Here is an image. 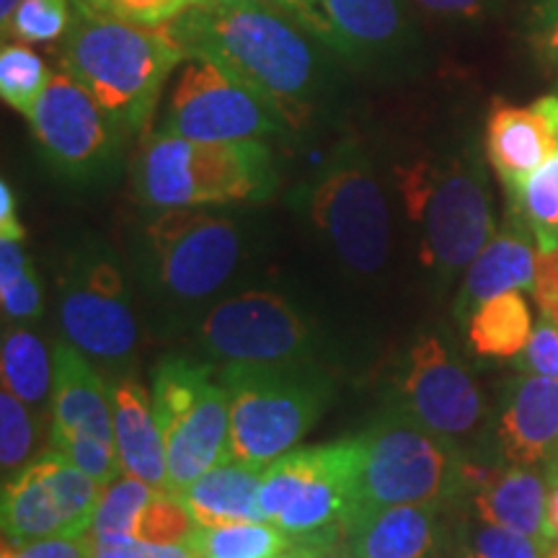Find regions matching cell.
<instances>
[{"instance_id": "19", "label": "cell", "mask_w": 558, "mask_h": 558, "mask_svg": "<svg viewBox=\"0 0 558 558\" xmlns=\"http://www.w3.org/2000/svg\"><path fill=\"white\" fill-rule=\"evenodd\" d=\"M52 386V445L65 450L75 442H109L114 439L109 386L101 380L86 354L73 344L54 347Z\"/></svg>"}, {"instance_id": "28", "label": "cell", "mask_w": 558, "mask_h": 558, "mask_svg": "<svg viewBox=\"0 0 558 558\" xmlns=\"http://www.w3.org/2000/svg\"><path fill=\"white\" fill-rule=\"evenodd\" d=\"M290 543V535L269 520L194 527L186 538L194 558H277Z\"/></svg>"}, {"instance_id": "17", "label": "cell", "mask_w": 558, "mask_h": 558, "mask_svg": "<svg viewBox=\"0 0 558 558\" xmlns=\"http://www.w3.org/2000/svg\"><path fill=\"white\" fill-rule=\"evenodd\" d=\"M295 19L313 37L352 60L399 50L409 32L401 0H300Z\"/></svg>"}, {"instance_id": "12", "label": "cell", "mask_w": 558, "mask_h": 558, "mask_svg": "<svg viewBox=\"0 0 558 558\" xmlns=\"http://www.w3.org/2000/svg\"><path fill=\"white\" fill-rule=\"evenodd\" d=\"M104 486L62 452L47 450L3 481V538L29 543L52 535H88Z\"/></svg>"}, {"instance_id": "39", "label": "cell", "mask_w": 558, "mask_h": 558, "mask_svg": "<svg viewBox=\"0 0 558 558\" xmlns=\"http://www.w3.org/2000/svg\"><path fill=\"white\" fill-rule=\"evenodd\" d=\"M94 543L90 535H52V538H39L29 543H3L0 558H90Z\"/></svg>"}, {"instance_id": "46", "label": "cell", "mask_w": 558, "mask_h": 558, "mask_svg": "<svg viewBox=\"0 0 558 558\" xmlns=\"http://www.w3.org/2000/svg\"><path fill=\"white\" fill-rule=\"evenodd\" d=\"M530 11H533L535 29H543L558 19V0H530Z\"/></svg>"}, {"instance_id": "26", "label": "cell", "mask_w": 558, "mask_h": 558, "mask_svg": "<svg viewBox=\"0 0 558 558\" xmlns=\"http://www.w3.org/2000/svg\"><path fill=\"white\" fill-rule=\"evenodd\" d=\"M533 331V313L522 290L484 300L469 318V344L478 357L488 360H514Z\"/></svg>"}, {"instance_id": "23", "label": "cell", "mask_w": 558, "mask_h": 558, "mask_svg": "<svg viewBox=\"0 0 558 558\" xmlns=\"http://www.w3.org/2000/svg\"><path fill=\"white\" fill-rule=\"evenodd\" d=\"M548 497L550 486L543 471L505 465L486 471L471 494V512L492 525L514 530L550 546L548 538Z\"/></svg>"}, {"instance_id": "50", "label": "cell", "mask_w": 558, "mask_h": 558, "mask_svg": "<svg viewBox=\"0 0 558 558\" xmlns=\"http://www.w3.org/2000/svg\"><path fill=\"white\" fill-rule=\"evenodd\" d=\"M19 5H21V0H0V26H3V32H5V26L11 24L13 13H16Z\"/></svg>"}, {"instance_id": "21", "label": "cell", "mask_w": 558, "mask_h": 558, "mask_svg": "<svg viewBox=\"0 0 558 558\" xmlns=\"http://www.w3.org/2000/svg\"><path fill=\"white\" fill-rule=\"evenodd\" d=\"M437 505L357 507L347 522V548L354 558H435L442 546Z\"/></svg>"}, {"instance_id": "34", "label": "cell", "mask_w": 558, "mask_h": 558, "mask_svg": "<svg viewBox=\"0 0 558 558\" xmlns=\"http://www.w3.org/2000/svg\"><path fill=\"white\" fill-rule=\"evenodd\" d=\"M75 5L70 0H21L11 24L5 26L3 39H16L24 45H52L65 39L73 24Z\"/></svg>"}, {"instance_id": "47", "label": "cell", "mask_w": 558, "mask_h": 558, "mask_svg": "<svg viewBox=\"0 0 558 558\" xmlns=\"http://www.w3.org/2000/svg\"><path fill=\"white\" fill-rule=\"evenodd\" d=\"M90 558H137L135 543H132V546H107V543H94V554H90Z\"/></svg>"}, {"instance_id": "8", "label": "cell", "mask_w": 558, "mask_h": 558, "mask_svg": "<svg viewBox=\"0 0 558 558\" xmlns=\"http://www.w3.org/2000/svg\"><path fill=\"white\" fill-rule=\"evenodd\" d=\"M360 437L284 452L262 471V518L290 538L344 533L360 505Z\"/></svg>"}, {"instance_id": "4", "label": "cell", "mask_w": 558, "mask_h": 558, "mask_svg": "<svg viewBox=\"0 0 558 558\" xmlns=\"http://www.w3.org/2000/svg\"><path fill=\"white\" fill-rule=\"evenodd\" d=\"M360 505L452 507L471 497L486 469L465 458L460 445L435 435L399 409L375 418L360 435Z\"/></svg>"}, {"instance_id": "11", "label": "cell", "mask_w": 558, "mask_h": 558, "mask_svg": "<svg viewBox=\"0 0 558 558\" xmlns=\"http://www.w3.org/2000/svg\"><path fill=\"white\" fill-rule=\"evenodd\" d=\"M143 259L166 295L202 300L239 267L241 233L233 220L202 207L156 209L143 230Z\"/></svg>"}, {"instance_id": "29", "label": "cell", "mask_w": 558, "mask_h": 558, "mask_svg": "<svg viewBox=\"0 0 558 558\" xmlns=\"http://www.w3.org/2000/svg\"><path fill=\"white\" fill-rule=\"evenodd\" d=\"M156 488L135 476H117L109 486H104L101 501L96 507L94 525H90V541L107 543V546H132L137 543L135 530Z\"/></svg>"}, {"instance_id": "31", "label": "cell", "mask_w": 558, "mask_h": 558, "mask_svg": "<svg viewBox=\"0 0 558 558\" xmlns=\"http://www.w3.org/2000/svg\"><path fill=\"white\" fill-rule=\"evenodd\" d=\"M0 305L3 316L16 324H32L45 313V292L37 269L21 241L0 239Z\"/></svg>"}, {"instance_id": "18", "label": "cell", "mask_w": 558, "mask_h": 558, "mask_svg": "<svg viewBox=\"0 0 558 558\" xmlns=\"http://www.w3.org/2000/svg\"><path fill=\"white\" fill-rule=\"evenodd\" d=\"M558 153V94L530 107L497 101L486 120V158L507 197Z\"/></svg>"}, {"instance_id": "42", "label": "cell", "mask_w": 558, "mask_h": 558, "mask_svg": "<svg viewBox=\"0 0 558 558\" xmlns=\"http://www.w3.org/2000/svg\"><path fill=\"white\" fill-rule=\"evenodd\" d=\"M344 533H324L313 538H292L288 550H282L277 558H329V554L339 543H344Z\"/></svg>"}, {"instance_id": "36", "label": "cell", "mask_w": 558, "mask_h": 558, "mask_svg": "<svg viewBox=\"0 0 558 558\" xmlns=\"http://www.w3.org/2000/svg\"><path fill=\"white\" fill-rule=\"evenodd\" d=\"M194 527L184 499L171 488H156L140 514L135 538L140 543H186Z\"/></svg>"}, {"instance_id": "52", "label": "cell", "mask_w": 558, "mask_h": 558, "mask_svg": "<svg viewBox=\"0 0 558 558\" xmlns=\"http://www.w3.org/2000/svg\"><path fill=\"white\" fill-rule=\"evenodd\" d=\"M329 558H354V556L349 554V548H347V541H344V543H339V546L331 550Z\"/></svg>"}, {"instance_id": "1", "label": "cell", "mask_w": 558, "mask_h": 558, "mask_svg": "<svg viewBox=\"0 0 558 558\" xmlns=\"http://www.w3.org/2000/svg\"><path fill=\"white\" fill-rule=\"evenodd\" d=\"M186 58L202 54L267 99L298 128L320 86L324 60L316 37L288 11L271 5L202 0L166 21Z\"/></svg>"}, {"instance_id": "13", "label": "cell", "mask_w": 558, "mask_h": 558, "mask_svg": "<svg viewBox=\"0 0 558 558\" xmlns=\"http://www.w3.org/2000/svg\"><path fill=\"white\" fill-rule=\"evenodd\" d=\"M58 290L60 329L68 344L104 362L128 360L135 352L140 326L122 269L111 256L99 251L73 254L62 269Z\"/></svg>"}, {"instance_id": "6", "label": "cell", "mask_w": 558, "mask_h": 558, "mask_svg": "<svg viewBox=\"0 0 558 558\" xmlns=\"http://www.w3.org/2000/svg\"><path fill=\"white\" fill-rule=\"evenodd\" d=\"M230 396V460L267 469L313 429L329 407L331 378L313 360L222 365Z\"/></svg>"}, {"instance_id": "14", "label": "cell", "mask_w": 558, "mask_h": 558, "mask_svg": "<svg viewBox=\"0 0 558 558\" xmlns=\"http://www.w3.org/2000/svg\"><path fill=\"white\" fill-rule=\"evenodd\" d=\"M199 344L215 365H284L311 360L313 333L288 298L248 290L207 313Z\"/></svg>"}, {"instance_id": "5", "label": "cell", "mask_w": 558, "mask_h": 558, "mask_svg": "<svg viewBox=\"0 0 558 558\" xmlns=\"http://www.w3.org/2000/svg\"><path fill=\"white\" fill-rule=\"evenodd\" d=\"M399 186L418 226L422 264L445 282L497 235L484 166L473 153L416 160L399 171Z\"/></svg>"}, {"instance_id": "41", "label": "cell", "mask_w": 558, "mask_h": 558, "mask_svg": "<svg viewBox=\"0 0 558 558\" xmlns=\"http://www.w3.org/2000/svg\"><path fill=\"white\" fill-rule=\"evenodd\" d=\"M422 11L445 21H473L481 19L492 0H414Z\"/></svg>"}, {"instance_id": "3", "label": "cell", "mask_w": 558, "mask_h": 558, "mask_svg": "<svg viewBox=\"0 0 558 558\" xmlns=\"http://www.w3.org/2000/svg\"><path fill=\"white\" fill-rule=\"evenodd\" d=\"M132 181L145 207L173 209L267 199L277 173L264 140L197 143L156 132L137 153Z\"/></svg>"}, {"instance_id": "35", "label": "cell", "mask_w": 558, "mask_h": 558, "mask_svg": "<svg viewBox=\"0 0 558 558\" xmlns=\"http://www.w3.org/2000/svg\"><path fill=\"white\" fill-rule=\"evenodd\" d=\"M16 393L3 388L0 393V469L3 481L16 476L21 465L29 460L37 445V422Z\"/></svg>"}, {"instance_id": "7", "label": "cell", "mask_w": 558, "mask_h": 558, "mask_svg": "<svg viewBox=\"0 0 558 558\" xmlns=\"http://www.w3.org/2000/svg\"><path fill=\"white\" fill-rule=\"evenodd\" d=\"M300 209L354 277H373L390 254V207L373 160L344 143L298 190Z\"/></svg>"}, {"instance_id": "9", "label": "cell", "mask_w": 558, "mask_h": 558, "mask_svg": "<svg viewBox=\"0 0 558 558\" xmlns=\"http://www.w3.org/2000/svg\"><path fill=\"white\" fill-rule=\"evenodd\" d=\"M153 411L166 439L171 492L181 494L230 460V396L215 362L160 360L153 373Z\"/></svg>"}, {"instance_id": "16", "label": "cell", "mask_w": 558, "mask_h": 558, "mask_svg": "<svg viewBox=\"0 0 558 558\" xmlns=\"http://www.w3.org/2000/svg\"><path fill=\"white\" fill-rule=\"evenodd\" d=\"M32 135L52 169L70 179H94L120 150L124 132L65 68L52 70L29 114Z\"/></svg>"}, {"instance_id": "30", "label": "cell", "mask_w": 558, "mask_h": 558, "mask_svg": "<svg viewBox=\"0 0 558 558\" xmlns=\"http://www.w3.org/2000/svg\"><path fill=\"white\" fill-rule=\"evenodd\" d=\"M512 218L533 233L538 248H558V153L509 197Z\"/></svg>"}, {"instance_id": "38", "label": "cell", "mask_w": 558, "mask_h": 558, "mask_svg": "<svg viewBox=\"0 0 558 558\" xmlns=\"http://www.w3.org/2000/svg\"><path fill=\"white\" fill-rule=\"evenodd\" d=\"M514 365H518L522 373L558 380V329L550 320L543 318L541 324L535 326L527 347L514 357Z\"/></svg>"}, {"instance_id": "24", "label": "cell", "mask_w": 558, "mask_h": 558, "mask_svg": "<svg viewBox=\"0 0 558 558\" xmlns=\"http://www.w3.org/2000/svg\"><path fill=\"white\" fill-rule=\"evenodd\" d=\"M538 246L533 233L518 218L505 230H497L492 241L481 248V254L465 269L463 288H460L456 311L460 318H471V313L488 298H497L509 290H533Z\"/></svg>"}, {"instance_id": "22", "label": "cell", "mask_w": 558, "mask_h": 558, "mask_svg": "<svg viewBox=\"0 0 558 558\" xmlns=\"http://www.w3.org/2000/svg\"><path fill=\"white\" fill-rule=\"evenodd\" d=\"M109 396L122 473L145 481L153 488H169V458L163 432L153 411V396L130 378L109 383Z\"/></svg>"}, {"instance_id": "49", "label": "cell", "mask_w": 558, "mask_h": 558, "mask_svg": "<svg viewBox=\"0 0 558 558\" xmlns=\"http://www.w3.org/2000/svg\"><path fill=\"white\" fill-rule=\"evenodd\" d=\"M233 3H254V5H271V9H279V11H288L295 16V9L300 0H233Z\"/></svg>"}, {"instance_id": "40", "label": "cell", "mask_w": 558, "mask_h": 558, "mask_svg": "<svg viewBox=\"0 0 558 558\" xmlns=\"http://www.w3.org/2000/svg\"><path fill=\"white\" fill-rule=\"evenodd\" d=\"M533 295L543 318L558 329V248H538Z\"/></svg>"}, {"instance_id": "20", "label": "cell", "mask_w": 558, "mask_h": 558, "mask_svg": "<svg viewBox=\"0 0 558 558\" xmlns=\"http://www.w3.org/2000/svg\"><path fill=\"white\" fill-rule=\"evenodd\" d=\"M497 445L507 465L538 469L558 450V380L520 375L499 403Z\"/></svg>"}, {"instance_id": "44", "label": "cell", "mask_w": 558, "mask_h": 558, "mask_svg": "<svg viewBox=\"0 0 558 558\" xmlns=\"http://www.w3.org/2000/svg\"><path fill=\"white\" fill-rule=\"evenodd\" d=\"M137 558H194L186 543H135Z\"/></svg>"}, {"instance_id": "25", "label": "cell", "mask_w": 558, "mask_h": 558, "mask_svg": "<svg viewBox=\"0 0 558 558\" xmlns=\"http://www.w3.org/2000/svg\"><path fill=\"white\" fill-rule=\"evenodd\" d=\"M262 471L239 460H226L192 481L179 497L184 499L197 527L264 520L259 507Z\"/></svg>"}, {"instance_id": "27", "label": "cell", "mask_w": 558, "mask_h": 558, "mask_svg": "<svg viewBox=\"0 0 558 558\" xmlns=\"http://www.w3.org/2000/svg\"><path fill=\"white\" fill-rule=\"evenodd\" d=\"M3 388L29 407H41L54 386V360L32 329H5L0 349Z\"/></svg>"}, {"instance_id": "43", "label": "cell", "mask_w": 558, "mask_h": 558, "mask_svg": "<svg viewBox=\"0 0 558 558\" xmlns=\"http://www.w3.org/2000/svg\"><path fill=\"white\" fill-rule=\"evenodd\" d=\"M24 226L19 220L16 194H13L9 181H0V239L24 241Z\"/></svg>"}, {"instance_id": "48", "label": "cell", "mask_w": 558, "mask_h": 558, "mask_svg": "<svg viewBox=\"0 0 558 558\" xmlns=\"http://www.w3.org/2000/svg\"><path fill=\"white\" fill-rule=\"evenodd\" d=\"M546 522H548V538H550V543H556L558 541V486L550 488Z\"/></svg>"}, {"instance_id": "33", "label": "cell", "mask_w": 558, "mask_h": 558, "mask_svg": "<svg viewBox=\"0 0 558 558\" xmlns=\"http://www.w3.org/2000/svg\"><path fill=\"white\" fill-rule=\"evenodd\" d=\"M456 558H546L548 546L538 538L492 525L465 514L456 525Z\"/></svg>"}, {"instance_id": "2", "label": "cell", "mask_w": 558, "mask_h": 558, "mask_svg": "<svg viewBox=\"0 0 558 558\" xmlns=\"http://www.w3.org/2000/svg\"><path fill=\"white\" fill-rule=\"evenodd\" d=\"M60 65L81 81L124 137L150 120L160 90L186 54L166 24H135L75 3Z\"/></svg>"}, {"instance_id": "37", "label": "cell", "mask_w": 558, "mask_h": 558, "mask_svg": "<svg viewBox=\"0 0 558 558\" xmlns=\"http://www.w3.org/2000/svg\"><path fill=\"white\" fill-rule=\"evenodd\" d=\"M75 3L104 13H114V16L135 21V24L158 26L177 19L179 13L194 9L202 0H75Z\"/></svg>"}, {"instance_id": "15", "label": "cell", "mask_w": 558, "mask_h": 558, "mask_svg": "<svg viewBox=\"0 0 558 558\" xmlns=\"http://www.w3.org/2000/svg\"><path fill=\"white\" fill-rule=\"evenodd\" d=\"M393 386V409L450 442L460 445L484 429L486 407L476 380L435 333H422L409 347Z\"/></svg>"}, {"instance_id": "32", "label": "cell", "mask_w": 558, "mask_h": 558, "mask_svg": "<svg viewBox=\"0 0 558 558\" xmlns=\"http://www.w3.org/2000/svg\"><path fill=\"white\" fill-rule=\"evenodd\" d=\"M50 75L52 70L47 68L41 54L32 50V45L3 39V47H0V96L26 120L37 107L39 96L45 94Z\"/></svg>"}, {"instance_id": "10", "label": "cell", "mask_w": 558, "mask_h": 558, "mask_svg": "<svg viewBox=\"0 0 558 558\" xmlns=\"http://www.w3.org/2000/svg\"><path fill=\"white\" fill-rule=\"evenodd\" d=\"M284 124L259 90L215 60L192 54L173 73L158 132L197 143H243L277 135Z\"/></svg>"}, {"instance_id": "51", "label": "cell", "mask_w": 558, "mask_h": 558, "mask_svg": "<svg viewBox=\"0 0 558 558\" xmlns=\"http://www.w3.org/2000/svg\"><path fill=\"white\" fill-rule=\"evenodd\" d=\"M543 476H546L550 488L558 486V450L554 452V456L548 458V463L543 465Z\"/></svg>"}, {"instance_id": "53", "label": "cell", "mask_w": 558, "mask_h": 558, "mask_svg": "<svg viewBox=\"0 0 558 558\" xmlns=\"http://www.w3.org/2000/svg\"><path fill=\"white\" fill-rule=\"evenodd\" d=\"M546 558H558V541H556V543H550Z\"/></svg>"}, {"instance_id": "45", "label": "cell", "mask_w": 558, "mask_h": 558, "mask_svg": "<svg viewBox=\"0 0 558 558\" xmlns=\"http://www.w3.org/2000/svg\"><path fill=\"white\" fill-rule=\"evenodd\" d=\"M535 47H538L541 58L548 62L550 68H558V19L554 24L543 26L538 29V39H535Z\"/></svg>"}]
</instances>
